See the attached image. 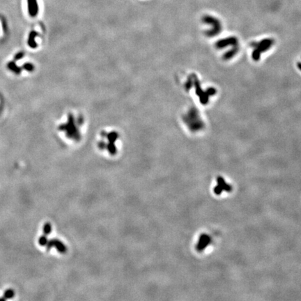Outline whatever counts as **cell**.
<instances>
[{"label":"cell","instance_id":"cell-1","mask_svg":"<svg viewBox=\"0 0 301 301\" xmlns=\"http://www.w3.org/2000/svg\"><path fill=\"white\" fill-rule=\"evenodd\" d=\"M45 246L47 247V250H50L52 248L54 247L57 250L59 253L61 254L66 253L67 250V248L64 243L61 242L59 239H57V238H53V239L48 240V243H47Z\"/></svg>","mask_w":301,"mask_h":301},{"label":"cell","instance_id":"cell-2","mask_svg":"<svg viewBox=\"0 0 301 301\" xmlns=\"http://www.w3.org/2000/svg\"><path fill=\"white\" fill-rule=\"evenodd\" d=\"M27 10L31 17H36L39 11L37 0H27Z\"/></svg>","mask_w":301,"mask_h":301},{"label":"cell","instance_id":"cell-3","mask_svg":"<svg viewBox=\"0 0 301 301\" xmlns=\"http://www.w3.org/2000/svg\"><path fill=\"white\" fill-rule=\"evenodd\" d=\"M38 35V33L35 32V31H32L29 33V36H28L27 44L31 48H36L37 47V43L36 42L35 38Z\"/></svg>","mask_w":301,"mask_h":301},{"label":"cell","instance_id":"cell-4","mask_svg":"<svg viewBox=\"0 0 301 301\" xmlns=\"http://www.w3.org/2000/svg\"><path fill=\"white\" fill-rule=\"evenodd\" d=\"M7 68H9L10 71L14 72V73L16 75H20L21 73L22 68L18 66V65L15 64V62L14 61H9V63L7 64Z\"/></svg>","mask_w":301,"mask_h":301},{"label":"cell","instance_id":"cell-5","mask_svg":"<svg viewBox=\"0 0 301 301\" xmlns=\"http://www.w3.org/2000/svg\"><path fill=\"white\" fill-rule=\"evenodd\" d=\"M43 234L48 236L52 232V225L50 222H46L43 227Z\"/></svg>","mask_w":301,"mask_h":301},{"label":"cell","instance_id":"cell-6","mask_svg":"<svg viewBox=\"0 0 301 301\" xmlns=\"http://www.w3.org/2000/svg\"><path fill=\"white\" fill-rule=\"evenodd\" d=\"M15 295V292L13 289H7L6 291L4 293V296L6 299H9V298H14Z\"/></svg>","mask_w":301,"mask_h":301},{"label":"cell","instance_id":"cell-7","mask_svg":"<svg viewBox=\"0 0 301 301\" xmlns=\"http://www.w3.org/2000/svg\"><path fill=\"white\" fill-rule=\"evenodd\" d=\"M22 68L23 69H25V71H27L32 72L33 70H34V66H33V65L31 63H25L22 66Z\"/></svg>","mask_w":301,"mask_h":301},{"label":"cell","instance_id":"cell-8","mask_svg":"<svg viewBox=\"0 0 301 301\" xmlns=\"http://www.w3.org/2000/svg\"><path fill=\"white\" fill-rule=\"evenodd\" d=\"M48 238H47V236L43 235L42 237H41L38 239V243L40 244V245L41 246H45L48 243Z\"/></svg>","mask_w":301,"mask_h":301},{"label":"cell","instance_id":"cell-9","mask_svg":"<svg viewBox=\"0 0 301 301\" xmlns=\"http://www.w3.org/2000/svg\"><path fill=\"white\" fill-rule=\"evenodd\" d=\"M24 54H24V53H23V52H20V53H18L15 54V57H14V59L15 60H19V59H22L23 57H24Z\"/></svg>","mask_w":301,"mask_h":301},{"label":"cell","instance_id":"cell-10","mask_svg":"<svg viewBox=\"0 0 301 301\" xmlns=\"http://www.w3.org/2000/svg\"><path fill=\"white\" fill-rule=\"evenodd\" d=\"M299 66H300V68H301V64H300V65H299Z\"/></svg>","mask_w":301,"mask_h":301}]
</instances>
